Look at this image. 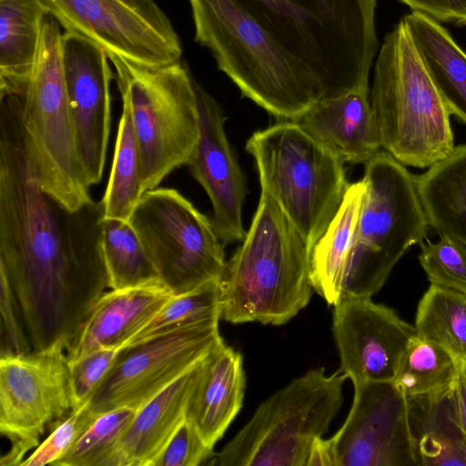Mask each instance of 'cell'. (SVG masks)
Wrapping results in <instances>:
<instances>
[{"instance_id": "6da1fadb", "label": "cell", "mask_w": 466, "mask_h": 466, "mask_svg": "<svg viewBox=\"0 0 466 466\" xmlns=\"http://www.w3.org/2000/svg\"><path fill=\"white\" fill-rule=\"evenodd\" d=\"M105 207L71 209L47 193L15 93L0 94V275L33 351L67 345L108 289Z\"/></svg>"}, {"instance_id": "7a4b0ae2", "label": "cell", "mask_w": 466, "mask_h": 466, "mask_svg": "<svg viewBox=\"0 0 466 466\" xmlns=\"http://www.w3.org/2000/svg\"><path fill=\"white\" fill-rule=\"evenodd\" d=\"M194 40L218 68L270 115L297 120L327 99L311 73L238 0H188Z\"/></svg>"}, {"instance_id": "3957f363", "label": "cell", "mask_w": 466, "mask_h": 466, "mask_svg": "<svg viewBox=\"0 0 466 466\" xmlns=\"http://www.w3.org/2000/svg\"><path fill=\"white\" fill-rule=\"evenodd\" d=\"M221 319L283 325L313 292L310 250L277 200L261 188L258 208L219 282Z\"/></svg>"}, {"instance_id": "277c9868", "label": "cell", "mask_w": 466, "mask_h": 466, "mask_svg": "<svg viewBox=\"0 0 466 466\" xmlns=\"http://www.w3.org/2000/svg\"><path fill=\"white\" fill-rule=\"evenodd\" d=\"M322 86L326 98L370 90L378 0H238Z\"/></svg>"}, {"instance_id": "5b68a950", "label": "cell", "mask_w": 466, "mask_h": 466, "mask_svg": "<svg viewBox=\"0 0 466 466\" xmlns=\"http://www.w3.org/2000/svg\"><path fill=\"white\" fill-rule=\"evenodd\" d=\"M370 104L381 147L404 166L424 168L454 148L451 113L401 19L375 61Z\"/></svg>"}, {"instance_id": "8992f818", "label": "cell", "mask_w": 466, "mask_h": 466, "mask_svg": "<svg viewBox=\"0 0 466 466\" xmlns=\"http://www.w3.org/2000/svg\"><path fill=\"white\" fill-rule=\"evenodd\" d=\"M246 149L261 188L280 205L311 253L349 185L344 163L293 120L254 132Z\"/></svg>"}, {"instance_id": "52a82bcc", "label": "cell", "mask_w": 466, "mask_h": 466, "mask_svg": "<svg viewBox=\"0 0 466 466\" xmlns=\"http://www.w3.org/2000/svg\"><path fill=\"white\" fill-rule=\"evenodd\" d=\"M127 100L142 162L143 193L187 165L198 138L196 80L180 60L149 66L107 53Z\"/></svg>"}, {"instance_id": "ba28073f", "label": "cell", "mask_w": 466, "mask_h": 466, "mask_svg": "<svg viewBox=\"0 0 466 466\" xmlns=\"http://www.w3.org/2000/svg\"><path fill=\"white\" fill-rule=\"evenodd\" d=\"M364 171L366 190L341 296L372 297L408 249L427 236L415 176L385 150L365 163Z\"/></svg>"}, {"instance_id": "9c48e42d", "label": "cell", "mask_w": 466, "mask_h": 466, "mask_svg": "<svg viewBox=\"0 0 466 466\" xmlns=\"http://www.w3.org/2000/svg\"><path fill=\"white\" fill-rule=\"evenodd\" d=\"M347 376L308 370L263 401L208 462L215 466H306L314 441L329 430L343 402Z\"/></svg>"}, {"instance_id": "30bf717a", "label": "cell", "mask_w": 466, "mask_h": 466, "mask_svg": "<svg viewBox=\"0 0 466 466\" xmlns=\"http://www.w3.org/2000/svg\"><path fill=\"white\" fill-rule=\"evenodd\" d=\"M47 14L32 74L16 93L43 188L71 209L92 199L68 103L62 33Z\"/></svg>"}, {"instance_id": "8fae6325", "label": "cell", "mask_w": 466, "mask_h": 466, "mask_svg": "<svg viewBox=\"0 0 466 466\" xmlns=\"http://www.w3.org/2000/svg\"><path fill=\"white\" fill-rule=\"evenodd\" d=\"M129 222L173 295L220 282L227 265L224 244L211 219L177 190L145 192Z\"/></svg>"}, {"instance_id": "7c38bea8", "label": "cell", "mask_w": 466, "mask_h": 466, "mask_svg": "<svg viewBox=\"0 0 466 466\" xmlns=\"http://www.w3.org/2000/svg\"><path fill=\"white\" fill-rule=\"evenodd\" d=\"M66 347L0 356V432L10 444L1 466H20L74 410Z\"/></svg>"}, {"instance_id": "4fadbf2b", "label": "cell", "mask_w": 466, "mask_h": 466, "mask_svg": "<svg viewBox=\"0 0 466 466\" xmlns=\"http://www.w3.org/2000/svg\"><path fill=\"white\" fill-rule=\"evenodd\" d=\"M219 319L179 326L121 348L90 410L97 415L119 408L137 410L224 344Z\"/></svg>"}, {"instance_id": "5bb4252c", "label": "cell", "mask_w": 466, "mask_h": 466, "mask_svg": "<svg viewBox=\"0 0 466 466\" xmlns=\"http://www.w3.org/2000/svg\"><path fill=\"white\" fill-rule=\"evenodd\" d=\"M65 31L149 66L179 61L180 39L154 0H43Z\"/></svg>"}, {"instance_id": "9a60e30c", "label": "cell", "mask_w": 466, "mask_h": 466, "mask_svg": "<svg viewBox=\"0 0 466 466\" xmlns=\"http://www.w3.org/2000/svg\"><path fill=\"white\" fill-rule=\"evenodd\" d=\"M351 408L329 439L335 466H415L406 395L393 381L353 384Z\"/></svg>"}, {"instance_id": "2e32d148", "label": "cell", "mask_w": 466, "mask_h": 466, "mask_svg": "<svg viewBox=\"0 0 466 466\" xmlns=\"http://www.w3.org/2000/svg\"><path fill=\"white\" fill-rule=\"evenodd\" d=\"M332 333L339 371L356 384L392 381L416 329L371 297L343 295L334 305Z\"/></svg>"}, {"instance_id": "e0dca14e", "label": "cell", "mask_w": 466, "mask_h": 466, "mask_svg": "<svg viewBox=\"0 0 466 466\" xmlns=\"http://www.w3.org/2000/svg\"><path fill=\"white\" fill-rule=\"evenodd\" d=\"M68 103L83 167L90 187L103 177L111 125V82L116 75L106 50L72 31L62 35Z\"/></svg>"}, {"instance_id": "ac0fdd59", "label": "cell", "mask_w": 466, "mask_h": 466, "mask_svg": "<svg viewBox=\"0 0 466 466\" xmlns=\"http://www.w3.org/2000/svg\"><path fill=\"white\" fill-rule=\"evenodd\" d=\"M195 87L198 138L187 166L211 201V221L223 244L242 241L247 233L242 224L244 174L227 137L221 106L197 81Z\"/></svg>"}, {"instance_id": "d6986e66", "label": "cell", "mask_w": 466, "mask_h": 466, "mask_svg": "<svg viewBox=\"0 0 466 466\" xmlns=\"http://www.w3.org/2000/svg\"><path fill=\"white\" fill-rule=\"evenodd\" d=\"M172 296L161 281L106 291L67 343L68 362L100 349L123 348Z\"/></svg>"}, {"instance_id": "ffe728a7", "label": "cell", "mask_w": 466, "mask_h": 466, "mask_svg": "<svg viewBox=\"0 0 466 466\" xmlns=\"http://www.w3.org/2000/svg\"><path fill=\"white\" fill-rule=\"evenodd\" d=\"M370 90H355L322 100L296 122L343 163L365 164L381 147Z\"/></svg>"}, {"instance_id": "44dd1931", "label": "cell", "mask_w": 466, "mask_h": 466, "mask_svg": "<svg viewBox=\"0 0 466 466\" xmlns=\"http://www.w3.org/2000/svg\"><path fill=\"white\" fill-rule=\"evenodd\" d=\"M202 360L137 410L105 466H154L186 420Z\"/></svg>"}, {"instance_id": "7402d4cb", "label": "cell", "mask_w": 466, "mask_h": 466, "mask_svg": "<svg viewBox=\"0 0 466 466\" xmlns=\"http://www.w3.org/2000/svg\"><path fill=\"white\" fill-rule=\"evenodd\" d=\"M246 377L242 355L225 343L201 362L186 418L212 448L242 407Z\"/></svg>"}, {"instance_id": "603a6c76", "label": "cell", "mask_w": 466, "mask_h": 466, "mask_svg": "<svg viewBox=\"0 0 466 466\" xmlns=\"http://www.w3.org/2000/svg\"><path fill=\"white\" fill-rule=\"evenodd\" d=\"M407 403L417 465L466 466V432L456 385L431 394L407 397Z\"/></svg>"}, {"instance_id": "cb8c5ba5", "label": "cell", "mask_w": 466, "mask_h": 466, "mask_svg": "<svg viewBox=\"0 0 466 466\" xmlns=\"http://www.w3.org/2000/svg\"><path fill=\"white\" fill-rule=\"evenodd\" d=\"M429 226L466 249V144L415 176Z\"/></svg>"}, {"instance_id": "d4e9b609", "label": "cell", "mask_w": 466, "mask_h": 466, "mask_svg": "<svg viewBox=\"0 0 466 466\" xmlns=\"http://www.w3.org/2000/svg\"><path fill=\"white\" fill-rule=\"evenodd\" d=\"M403 19L450 113L466 125V53L431 17L412 11Z\"/></svg>"}, {"instance_id": "484cf974", "label": "cell", "mask_w": 466, "mask_h": 466, "mask_svg": "<svg viewBox=\"0 0 466 466\" xmlns=\"http://www.w3.org/2000/svg\"><path fill=\"white\" fill-rule=\"evenodd\" d=\"M47 14L43 0H0V92H18L25 86Z\"/></svg>"}, {"instance_id": "4316f807", "label": "cell", "mask_w": 466, "mask_h": 466, "mask_svg": "<svg viewBox=\"0 0 466 466\" xmlns=\"http://www.w3.org/2000/svg\"><path fill=\"white\" fill-rule=\"evenodd\" d=\"M366 190L363 179L349 184L335 216L310 253L311 281L329 305L342 295L346 265Z\"/></svg>"}, {"instance_id": "83f0119b", "label": "cell", "mask_w": 466, "mask_h": 466, "mask_svg": "<svg viewBox=\"0 0 466 466\" xmlns=\"http://www.w3.org/2000/svg\"><path fill=\"white\" fill-rule=\"evenodd\" d=\"M142 162L130 106L122 98V114L112 168L102 198L105 218L129 221L143 196Z\"/></svg>"}, {"instance_id": "f1b7e54d", "label": "cell", "mask_w": 466, "mask_h": 466, "mask_svg": "<svg viewBox=\"0 0 466 466\" xmlns=\"http://www.w3.org/2000/svg\"><path fill=\"white\" fill-rule=\"evenodd\" d=\"M461 361L417 334L408 343L392 380L406 397L431 394L456 385Z\"/></svg>"}, {"instance_id": "f546056e", "label": "cell", "mask_w": 466, "mask_h": 466, "mask_svg": "<svg viewBox=\"0 0 466 466\" xmlns=\"http://www.w3.org/2000/svg\"><path fill=\"white\" fill-rule=\"evenodd\" d=\"M102 251L108 289H121L160 281L156 267L129 221L104 218Z\"/></svg>"}, {"instance_id": "4dcf8cb0", "label": "cell", "mask_w": 466, "mask_h": 466, "mask_svg": "<svg viewBox=\"0 0 466 466\" xmlns=\"http://www.w3.org/2000/svg\"><path fill=\"white\" fill-rule=\"evenodd\" d=\"M414 327L417 336L466 361V296L431 284L418 303Z\"/></svg>"}, {"instance_id": "1f68e13d", "label": "cell", "mask_w": 466, "mask_h": 466, "mask_svg": "<svg viewBox=\"0 0 466 466\" xmlns=\"http://www.w3.org/2000/svg\"><path fill=\"white\" fill-rule=\"evenodd\" d=\"M221 319L219 282L173 295L159 312L125 345H131L179 326Z\"/></svg>"}, {"instance_id": "d6a6232c", "label": "cell", "mask_w": 466, "mask_h": 466, "mask_svg": "<svg viewBox=\"0 0 466 466\" xmlns=\"http://www.w3.org/2000/svg\"><path fill=\"white\" fill-rule=\"evenodd\" d=\"M136 412L119 408L97 415L69 452L54 466H105Z\"/></svg>"}, {"instance_id": "836d02e7", "label": "cell", "mask_w": 466, "mask_h": 466, "mask_svg": "<svg viewBox=\"0 0 466 466\" xmlns=\"http://www.w3.org/2000/svg\"><path fill=\"white\" fill-rule=\"evenodd\" d=\"M420 245L419 261L431 284L466 296V249L446 238Z\"/></svg>"}, {"instance_id": "e575fe53", "label": "cell", "mask_w": 466, "mask_h": 466, "mask_svg": "<svg viewBox=\"0 0 466 466\" xmlns=\"http://www.w3.org/2000/svg\"><path fill=\"white\" fill-rule=\"evenodd\" d=\"M96 416L90 410L89 402L75 409L50 431L20 466H54L69 452Z\"/></svg>"}, {"instance_id": "d590c367", "label": "cell", "mask_w": 466, "mask_h": 466, "mask_svg": "<svg viewBox=\"0 0 466 466\" xmlns=\"http://www.w3.org/2000/svg\"><path fill=\"white\" fill-rule=\"evenodd\" d=\"M120 349H100L68 362L74 410L90 401L112 368Z\"/></svg>"}, {"instance_id": "8d00e7d4", "label": "cell", "mask_w": 466, "mask_h": 466, "mask_svg": "<svg viewBox=\"0 0 466 466\" xmlns=\"http://www.w3.org/2000/svg\"><path fill=\"white\" fill-rule=\"evenodd\" d=\"M210 447L190 421L186 420L172 436L154 466H199L214 456Z\"/></svg>"}, {"instance_id": "74e56055", "label": "cell", "mask_w": 466, "mask_h": 466, "mask_svg": "<svg viewBox=\"0 0 466 466\" xmlns=\"http://www.w3.org/2000/svg\"><path fill=\"white\" fill-rule=\"evenodd\" d=\"M0 356L33 351L26 337L21 314L5 278L0 275Z\"/></svg>"}, {"instance_id": "f35d334b", "label": "cell", "mask_w": 466, "mask_h": 466, "mask_svg": "<svg viewBox=\"0 0 466 466\" xmlns=\"http://www.w3.org/2000/svg\"><path fill=\"white\" fill-rule=\"evenodd\" d=\"M412 11L440 22L466 25V0H400Z\"/></svg>"}, {"instance_id": "ab89813d", "label": "cell", "mask_w": 466, "mask_h": 466, "mask_svg": "<svg viewBox=\"0 0 466 466\" xmlns=\"http://www.w3.org/2000/svg\"><path fill=\"white\" fill-rule=\"evenodd\" d=\"M306 466H335L330 442L322 437L314 441L309 451Z\"/></svg>"}, {"instance_id": "60d3db41", "label": "cell", "mask_w": 466, "mask_h": 466, "mask_svg": "<svg viewBox=\"0 0 466 466\" xmlns=\"http://www.w3.org/2000/svg\"><path fill=\"white\" fill-rule=\"evenodd\" d=\"M456 393L461 424L466 432V361H461Z\"/></svg>"}]
</instances>
